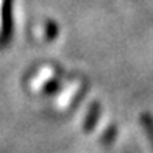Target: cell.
Listing matches in <instances>:
<instances>
[{"label":"cell","instance_id":"1","mask_svg":"<svg viewBox=\"0 0 153 153\" xmlns=\"http://www.w3.org/2000/svg\"><path fill=\"white\" fill-rule=\"evenodd\" d=\"M142 123H144V128L145 131H147V134L150 136V141L153 144V119L149 116V114H142Z\"/></svg>","mask_w":153,"mask_h":153},{"label":"cell","instance_id":"2","mask_svg":"<svg viewBox=\"0 0 153 153\" xmlns=\"http://www.w3.org/2000/svg\"><path fill=\"white\" fill-rule=\"evenodd\" d=\"M97 109H99V105H95L92 106V111H91V116H88V120L85 123V130L89 131V130H92L94 128V123H95V119H97V116H99V113H97Z\"/></svg>","mask_w":153,"mask_h":153}]
</instances>
